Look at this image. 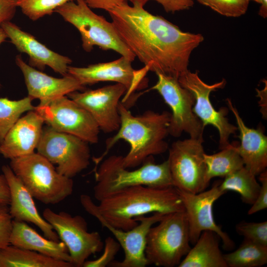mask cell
<instances>
[{"label":"cell","mask_w":267,"mask_h":267,"mask_svg":"<svg viewBox=\"0 0 267 267\" xmlns=\"http://www.w3.org/2000/svg\"><path fill=\"white\" fill-rule=\"evenodd\" d=\"M125 1L108 11L118 35L149 71L178 79L190 55L203 41L200 34L181 31L144 9L146 0Z\"/></svg>","instance_id":"1"},{"label":"cell","mask_w":267,"mask_h":267,"mask_svg":"<svg viewBox=\"0 0 267 267\" xmlns=\"http://www.w3.org/2000/svg\"><path fill=\"white\" fill-rule=\"evenodd\" d=\"M80 200L89 214L126 231L138 224V222L134 220L137 217L149 213L168 214L184 211L182 200L174 186H132L104 197L98 205L87 194L81 195Z\"/></svg>","instance_id":"2"},{"label":"cell","mask_w":267,"mask_h":267,"mask_svg":"<svg viewBox=\"0 0 267 267\" xmlns=\"http://www.w3.org/2000/svg\"><path fill=\"white\" fill-rule=\"evenodd\" d=\"M118 111L120 126L116 134L107 139L104 153L94 159V171L110 149L121 139L130 145L129 152L123 156V165L128 169L141 165L148 157L162 154L169 148L165 138L169 135L171 113L147 110L140 115L134 116L121 101Z\"/></svg>","instance_id":"3"},{"label":"cell","mask_w":267,"mask_h":267,"mask_svg":"<svg viewBox=\"0 0 267 267\" xmlns=\"http://www.w3.org/2000/svg\"><path fill=\"white\" fill-rule=\"evenodd\" d=\"M142 164L137 169L129 170L124 166L121 155H112L102 161L94 171L95 199L99 201L115 192L137 185L158 188L174 186L168 159L157 164L152 156Z\"/></svg>","instance_id":"4"},{"label":"cell","mask_w":267,"mask_h":267,"mask_svg":"<svg viewBox=\"0 0 267 267\" xmlns=\"http://www.w3.org/2000/svg\"><path fill=\"white\" fill-rule=\"evenodd\" d=\"M9 166L33 197L44 204H57L73 191L72 178L38 152L10 159Z\"/></svg>","instance_id":"5"},{"label":"cell","mask_w":267,"mask_h":267,"mask_svg":"<svg viewBox=\"0 0 267 267\" xmlns=\"http://www.w3.org/2000/svg\"><path fill=\"white\" fill-rule=\"evenodd\" d=\"M54 12L77 29L86 51L90 52L97 46L102 50H114L131 62L134 60L135 56L121 39L112 22L93 12L84 0L67 2Z\"/></svg>","instance_id":"6"},{"label":"cell","mask_w":267,"mask_h":267,"mask_svg":"<svg viewBox=\"0 0 267 267\" xmlns=\"http://www.w3.org/2000/svg\"><path fill=\"white\" fill-rule=\"evenodd\" d=\"M188 221L184 211L166 214L148 232L145 255L148 265L178 266L190 250Z\"/></svg>","instance_id":"7"},{"label":"cell","mask_w":267,"mask_h":267,"mask_svg":"<svg viewBox=\"0 0 267 267\" xmlns=\"http://www.w3.org/2000/svg\"><path fill=\"white\" fill-rule=\"evenodd\" d=\"M89 143L75 135L43 127L37 152L47 159L61 175L73 178L90 164Z\"/></svg>","instance_id":"8"},{"label":"cell","mask_w":267,"mask_h":267,"mask_svg":"<svg viewBox=\"0 0 267 267\" xmlns=\"http://www.w3.org/2000/svg\"><path fill=\"white\" fill-rule=\"evenodd\" d=\"M203 142V139L190 137L171 145L168 160L173 186L176 188L197 193L208 186Z\"/></svg>","instance_id":"9"},{"label":"cell","mask_w":267,"mask_h":267,"mask_svg":"<svg viewBox=\"0 0 267 267\" xmlns=\"http://www.w3.org/2000/svg\"><path fill=\"white\" fill-rule=\"evenodd\" d=\"M43 218L49 223L66 246L74 267H83L92 255L101 252L104 242L98 232H89L85 219L65 212L55 213L45 208Z\"/></svg>","instance_id":"10"},{"label":"cell","mask_w":267,"mask_h":267,"mask_svg":"<svg viewBox=\"0 0 267 267\" xmlns=\"http://www.w3.org/2000/svg\"><path fill=\"white\" fill-rule=\"evenodd\" d=\"M44 123L58 132L78 136L89 143L98 142L100 129L91 115L65 95L35 107Z\"/></svg>","instance_id":"11"},{"label":"cell","mask_w":267,"mask_h":267,"mask_svg":"<svg viewBox=\"0 0 267 267\" xmlns=\"http://www.w3.org/2000/svg\"><path fill=\"white\" fill-rule=\"evenodd\" d=\"M156 75L157 82L150 89L157 91L171 109L169 134L178 137L185 132L190 138L203 139L205 128L193 112V94L182 87L177 79L161 73Z\"/></svg>","instance_id":"12"},{"label":"cell","mask_w":267,"mask_h":267,"mask_svg":"<svg viewBox=\"0 0 267 267\" xmlns=\"http://www.w3.org/2000/svg\"><path fill=\"white\" fill-rule=\"evenodd\" d=\"M178 80L180 85L189 90L194 97V113L204 128L209 125L218 130L220 148H225L230 144L228 141L230 136L236 134L237 128L230 123L226 117L229 109L222 107L217 111L210 99V95L212 91L224 87L225 80L223 79L219 82L209 85L201 79L197 72L193 73L188 70L181 75Z\"/></svg>","instance_id":"13"},{"label":"cell","mask_w":267,"mask_h":267,"mask_svg":"<svg viewBox=\"0 0 267 267\" xmlns=\"http://www.w3.org/2000/svg\"><path fill=\"white\" fill-rule=\"evenodd\" d=\"M221 181L218 180L208 190L192 193L177 188L182 200L188 221L190 243L194 244L204 231L215 232L222 240L224 250H229L235 247L234 241L218 225L213 214L214 202L225 192L221 190Z\"/></svg>","instance_id":"14"},{"label":"cell","mask_w":267,"mask_h":267,"mask_svg":"<svg viewBox=\"0 0 267 267\" xmlns=\"http://www.w3.org/2000/svg\"><path fill=\"white\" fill-rule=\"evenodd\" d=\"M149 69L145 66L139 70L134 69L132 62L121 56L115 60L89 65L86 67L69 66L68 73L75 78L83 86L100 82H114L127 89L122 102L127 101L135 90L145 88L147 81L145 76Z\"/></svg>","instance_id":"15"},{"label":"cell","mask_w":267,"mask_h":267,"mask_svg":"<svg viewBox=\"0 0 267 267\" xmlns=\"http://www.w3.org/2000/svg\"><path fill=\"white\" fill-rule=\"evenodd\" d=\"M126 91L123 85L116 83L95 89L73 91L66 96L91 115L100 130L110 133L117 131L120 126L118 105Z\"/></svg>","instance_id":"16"},{"label":"cell","mask_w":267,"mask_h":267,"mask_svg":"<svg viewBox=\"0 0 267 267\" xmlns=\"http://www.w3.org/2000/svg\"><path fill=\"white\" fill-rule=\"evenodd\" d=\"M166 214L154 213L151 216L135 218L138 223L129 230L114 227L100 218L97 219L102 226L107 228L114 235L124 252L122 261H113L112 267H145L148 265L145 255L146 239L150 228L160 222Z\"/></svg>","instance_id":"17"},{"label":"cell","mask_w":267,"mask_h":267,"mask_svg":"<svg viewBox=\"0 0 267 267\" xmlns=\"http://www.w3.org/2000/svg\"><path fill=\"white\" fill-rule=\"evenodd\" d=\"M0 27L17 49L28 55L29 65L41 70L48 66L63 76L68 74V66L72 62L69 57L51 50L10 21L2 23Z\"/></svg>","instance_id":"18"},{"label":"cell","mask_w":267,"mask_h":267,"mask_svg":"<svg viewBox=\"0 0 267 267\" xmlns=\"http://www.w3.org/2000/svg\"><path fill=\"white\" fill-rule=\"evenodd\" d=\"M15 62L23 74L28 96L33 99H39L40 104H45L71 92L86 89L68 73L60 78L49 76L26 63L20 55L16 56Z\"/></svg>","instance_id":"19"},{"label":"cell","mask_w":267,"mask_h":267,"mask_svg":"<svg viewBox=\"0 0 267 267\" xmlns=\"http://www.w3.org/2000/svg\"><path fill=\"white\" fill-rule=\"evenodd\" d=\"M1 170L9 188V211L12 218L19 222L32 223L42 231L45 238L58 241V234L52 225L40 215L33 196L10 166L3 165Z\"/></svg>","instance_id":"20"},{"label":"cell","mask_w":267,"mask_h":267,"mask_svg":"<svg viewBox=\"0 0 267 267\" xmlns=\"http://www.w3.org/2000/svg\"><path fill=\"white\" fill-rule=\"evenodd\" d=\"M44 120L34 110L20 117L0 143V154L12 159L34 153L40 141Z\"/></svg>","instance_id":"21"},{"label":"cell","mask_w":267,"mask_h":267,"mask_svg":"<svg viewBox=\"0 0 267 267\" xmlns=\"http://www.w3.org/2000/svg\"><path fill=\"white\" fill-rule=\"evenodd\" d=\"M228 109L234 115L241 143L236 150L241 157L244 167L255 176H259L267 167V137L261 128L248 127L230 99H226Z\"/></svg>","instance_id":"22"},{"label":"cell","mask_w":267,"mask_h":267,"mask_svg":"<svg viewBox=\"0 0 267 267\" xmlns=\"http://www.w3.org/2000/svg\"><path fill=\"white\" fill-rule=\"evenodd\" d=\"M9 242L17 247L36 251L56 260L71 261L63 242L43 237L25 222L13 220Z\"/></svg>","instance_id":"23"},{"label":"cell","mask_w":267,"mask_h":267,"mask_svg":"<svg viewBox=\"0 0 267 267\" xmlns=\"http://www.w3.org/2000/svg\"><path fill=\"white\" fill-rule=\"evenodd\" d=\"M220 238L212 231H203L178 267H227L220 248Z\"/></svg>","instance_id":"24"},{"label":"cell","mask_w":267,"mask_h":267,"mask_svg":"<svg viewBox=\"0 0 267 267\" xmlns=\"http://www.w3.org/2000/svg\"><path fill=\"white\" fill-rule=\"evenodd\" d=\"M70 262L9 245L0 249V267H73Z\"/></svg>","instance_id":"25"},{"label":"cell","mask_w":267,"mask_h":267,"mask_svg":"<svg viewBox=\"0 0 267 267\" xmlns=\"http://www.w3.org/2000/svg\"><path fill=\"white\" fill-rule=\"evenodd\" d=\"M237 143L229 144L221 151L213 154H204L206 179L209 183L213 178L225 177L244 166L236 150Z\"/></svg>","instance_id":"26"},{"label":"cell","mask_w":267,"mask_h":267,"mask_svg":"<svg viewBox=\"0 0 267 267\" xmlns=\"http://www.w3.org/2000/svg\"><path fill=\"white\" fill-rule=\"evenodd\" d=\"M224 178L220 185L222 191L237 192L243 202L250 205L254 203L261 188L256 176L244 166Z\"/></svg>","instance_id":"27"},{"label":"cell","mask_w":267,"mask_h":267,"mask_svg":"<svg viewBox=\"0 0 267 267\" xmlns=\"http://www.w3.org/2000/svg\"><path fill=\"white\" fill-rule=\"evenodd\" d=\"M223 257L227 267H260L267 263V246L244 240L237 249Z\"/></svg>","instance_id":"28"},{"label":"cell","mask_w":267,"mask_h":267,"mask_svg":"<svg viewBox=\"0 0 267 267\" xmlns=\"http://www.w3.org/2000/svg\"><path fill=\"white\" fill-rule=\"evenodd\" d=\"M29 96L17 100L0 98V143L24 112L34 110Z\"/></svg>","instance_id":"29"},{"label":"cell","mask_w":267,"mask_h":267,"mask_svg":"<svg viewBox=\"0 0 267 267\" xmlns=\"http://www.w3.org/2000/svg\"><path fill=\"white\" fill-rule=\"evenodd\" d=\"M75 0H18L17 6L29 19L35 21L50 15L58 7Z\"/></svg>","instance_id":"30"},{"label":"cell","mask_w":267,"mask_h":267,"mask_svg":"<svg viewBox=\"0 0 267 267\" xmlns=\"http://www.w3.org/2000/svg\"><path fill=\"white\" fill-rule=\"evenodd\" d=\"M219 14L231 17H239L246 12L249 4L248 0H197Z\"/></svg>","instance_id":"31"},{"label":"cell","mask_w":267,"mask_h":267,"mask_svg":"<svg viewBox=\"0 0 267 267\" xmlns=\"http://www.w3.org/2000/svg\"><path fill=\"white\" fill-rule=\"evenodd\" d=\"M237 232L245 240L267 246V222H241L236 225Z\"/></svg>","instance_id":"32"},{"label":"cell","mask_w":267,"mask_h":267,"mask_svg":"<svg viewBox=\"0 0 267 267\" xmlns=\"http://www.w3.org/2000/svg\"><path fill=\"white\" fill-rule=\"evenodd\" d=\"M121 248L116 240L110 236L107 237L104 241L103 252L99 258L92 261H86L83 267H105L114 261Z\"/></svg>","instance_id":"33"},{"label":"cell","mask_w":267,"mask_h":267,"mask_svg":"<svg viewBox=\"0 0 267 267\" xmlns=\"http://www.w3.org/2000/svg\"><path fill=\"white\" fill-rule=\"evenodd\" d=\"M12 222L8 206L0 205V249L10 245Z\"/></svg>","instance_id":"34"},{"label":"cell","mask_w":267,"mask_h":267,"mask_svg":"<svg viewBox=\"0 0 267 267\" xmlns=\"http://www.w3.org/2000/svg\"><path fill=\"white\" fill-rule=\"evenodd\" d=\"M261 188L257 197L248 212V215L254 214L267 208V171L259 175Z\"/></svg>","instance_id":"35"},{"label":"cell","mask_w":267,"mask_h":267,"mask_svg":"<svg viewBox=\"0 0 267 267\" xmlns=\"http://www.w3.org/2000/svg\"><path fill=\"white\" fill-rule=\"evenodd\" d=\"M148 1L149 0H146ZM163 7L167 12L175 13L177 11L187 10L194 4V0H153Z\"/></svg>","instance_id":"36"},{"label":"cell","mask_w":267,"mask_h":267,"mask_svg":"<svg viewBox=\"0 0 267 267\" xmlns=\"http://www.w3.org/2000/svg\"><path fill=\"white\" fill-rule=\"evenodd\" d=\"M17 7L16 2L12 0H0V27L12 19Z\"/></svg>","instance_id":"37"},{"label":"cell","mask_w":267,"mask_h":267,"mask_svg":"<svg viewBox=\"0 0 267 267\" xmlns=\"http://www.w3.org/2000/svg\"><path fill=\"white\" fill-rule=\"evenodd\" d=\"M90 8L101 9L108 11L125 1L132 0H84Z\"/></svg>","instance_id":"38"},{"label":"cell","mask_w":267,"mask_h":267,"mask_svg":"<svg viewBox=\"0 0 267 267\" xmlns=\"http://www.w3.org/2000/svg\"><path fill=\"white\" fill-rule=\"evenodd\" d=\"M10 201L9 188L7 180L2 174L0 175V205L8 206Z\"/></svg>","instance_id":"39"},{"label":"cell","mask_w":267,"mask_h":267,"mask_svg":"<svg viewBox=\"0 0 267 267\" xmlns=\"http://www.w3.org/2000/svg\"><path fill=\"white\" fill-rule=\"evenodd\" d=\"M254 0L255 2L260 3L261 6L259 11V14L264 18H266L267 16V0Z\"/></svg>","instance_id":"40"},{"label":"cell","mask_w":267,"mask_h":267,"mask_svg":"<svg viewBox=\"0 0 267 267\" xmlns=\"http://www.w3.org/2000/svg\"><path fill=\"white\" fill-rule=\"evenodd\" d=\"M7 38V37L5 33L3 30L0 27V45L5 42L6 39ZM1 87V84H0V88Z\"/></svg>","instance_id":"41"},{"label":"cell","mask_w":267,"mask_h":267,"mask_svg":"<svg viewBox=\"0 0 267 267\" xmlns=\"http://www.w3.org/2000/svg\"><path fill=\"white\" fill-rule=\"evenodd\" d=\"M13 0V1H15V2H16L18 0Z\"/></svg>","instance_id":"42"}]
</instances>
